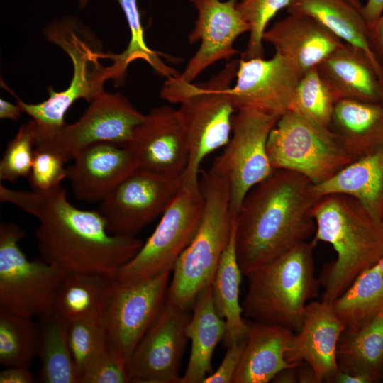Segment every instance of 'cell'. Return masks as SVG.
I'll use <instances>...</instances> for the list:
<instances>
[{"label":"cell","mask_w":383,"mask_h":383,"mask_svg":"<svg viewBox=\"0 0 383 383\" xmlns=\"http://www.w3.org/2000/svg\"><path fill=\"white\" fill-rule=\"evenodd\" d=\"M382 222H383V218H382Z\"/></svg>","instance_id":"53"},{"label":"cell","mask_w":383,"mask_h":383,"mask_svg":"<svg viewBox=\"0 0 383 383\" xmlns=\"http://www.w3.org/2000/svg\"><path fill=\"white\" fill-rule=\"evenodd\" d=\"M193 308L187 327L192 341L191 353L179 383H203L211 372L214 350L223 340L226 332V322L216 308L211 285L198 295Z\"/></svg>","instance_id":"26"},{"label":"cell","mask_w":383,"mask_h":383,"mask_svg":"<svg viewBox=\"0 0 383 383\" xmlns=\"http://www.w3.org/2000/svg\"><path fill=\"white\" fill-rule=\"evenodd\" d=\"M294 334L285 327L249 323L245 348L232 383H267L280 371L299 366L301 363L290 364L286 360Z\"/></svg>","instance_id":"22"},{"label":"cell","mask_w":383,"mask_h":383,"mask_svg":"<svg viewBox=\"0 0 383 383\" xmlns=\"http://www.w3.org/2000/svg\"><path fill=\"white\" fill-rule=\"evenodd\" d=\"M242 276L235 252L234 216L231 239L222 254L211 284L216 310L226 324L223 338L226 348L234 342L245 340L249 329V323L243 318L239 300Z\"/></svg>","instance_id":"29"},{"label":"cell","mask_w":383,"mask_h":383,"mask_svg":"<svg viewBox=\"0 0 383 383\" xmlns=\"http://www.w3.org/2000/svg\"><path fill=\"white\" fill-rule=\"evenodd\" d=\"M40 325L32 318L0 309V364L28 367L38 356Z\"/></svg>","instance_id":"33"},{"label":"cell","mask_w":383,"mask_h":383,"mask_svg":"<svg viewBox=\"0 0 383 383\" xmlns=\"http://www.w3.org/2000/svg\"><path fill=\"white\" fill-rule=\"evenodd\" d=\"M370 38L373 50L380 60L383 61V13L375 23L369 28Z\"/></svg>","instance_id":"43"},{"label":"cell","mask_w":383,"mask_h":383,"mask_svg":"<svg viewBox=\"0 0 383 383\" xmlns=\"http://www.w3.org/2000/svg\"><path fill=\"white\" fill-rule=\"evenodd\" d=\"M298 367V366H297ZM297 367L286 368L280 371L272 380L276 383H296Z\"/></svg>","instance_id":"48"},{"label":"cell","mask_w":383,"mask_h":383,"mask_svg":"<svg viewBox=\"0 0 383 383\" xmlns=\"http://www.w3.org/2000/svg\"><path fill=\"white\" fill-rule=\"evenodd\" d=\"M83 115L66 124L50 140L37 145L48 146L69 161L82 149L99 143L126 146L145 114L119 93H103L94 98Z\"/></svg>","instance_id":"15"},{"label":"cell","mask_w":383,"mask_h":383,"mask_svg":"<svg viewBox=\"0 0 383 383\" xmlns=\"http://www.w3.org/2000/svg\"><path fill=\"white\" fill-rule=\"evenodd\" d=\"M0 201L35 217L41 258L67 274L92 273L114 277L143 242L111 233L98 210H83L68 200L60 184L47 190H18L0 184Z\"/></svg>","instance_id":"1"},{"label":"cell","mask_w":383,"mask_h":383,"mask_svg":"<svg viewBox=\"0 0 383 383\" xmlns=\"http://www.w3.org/2000/svg\"><path fill=\"white\" fill-rule=\"evenodd\" d=\"M138 167L171 177H182L189 146L177 109H152L135 128L129 143Z\"/></svg>","instance_id":"18"},{"label":"cell","mask_w":383,"mask_h":383,"mask_svg":"<svg viewBox=\"0 0 383 383\" xmlns=\"http://www.w3.org/2000/svg\"><path fill=\"white\" fill-rule=\"evenodd\" d=\"M336 101L333 92L322 79L317 66L303 74L289 110L321 127L331 129Z\"/></svg>","instance_id":"35"},{"label":"cell","mask_w":383,"mask_h":383,"mask_svg":"<svg viewBox=\"0 0 383 383\" xmlns=\"http://www.w3.org/2000/svg\"><path fill=\"white\" fill-rule=\"evenodd\" d=\"M169 278L165 273L131 284L114 279L102 322L106 348L126 363L161 308Z\"/></svg>","instance_id":"13"},{"label":"cell","mask_w":383,"mask_h":383,"mask_svg":"<svg viewBox=\"0 0 383 383\" xmlns=\"http://www.w3.org/2000/svg\"><path fill=\"white\" fill-rule=\"evenodd\" d=\"M66 333L70 351L81 378L91 362L106 348L102 318L68 321Z\"/></svg>","instance_id":"36"},{"label":"cell","mask_w":383,"mask_h":383,"mask_svg":"<svg viewBox=\"0 0 383 383\" xmlns=\"http://www.w3.org/2000/svg\"><path fill=\"white\" fill-rule=\"evenodd\" d=\"M382 380H383V378H382Z\"/></svg>","instance_id":"54"},{"label":"cell","mask_w":383,"mask_h":383,"mask_svg":"<svg viewBox=\"0 0 383 383\" xmlns=\"http://www.w3.org/2000/svg\"><path fill=\"white\" fill-rule=\"evenodd\" d=\"M114 277L92 273L67 274L56 295L53 311L66 322L102 318Z\"/></svg>","instance_id":"28"},{"label":"cell","mask_w":383,"mask_h":383,"mask_svg":"<svg viewBox=\"0 0 383 383\" xmlns=\"http://www.w3.org/2000/svg\"><path fill=\"white\" fill-rule=\"evenodd\" d=\"M304 73L292 62L274 53L238 60L236 81L230 93L236 111L254 109L281 116L290 109Z\"/></svg>","instance_id":"16"},{"label":"cell","mask_w":383,"mask_h":383,"mask_svg":"<svg viewBox=\"0 0 383 383\" xmlns=\"http://www.w3.org/2000/svg\"><path fill=\"white\" fill-rule=\"evenodd\" d=\"M245 339L234 342L227 348V351L218 369L208 375L203 383H232L245 348Z\"/></svg>","instance_id":"41"},{"label":"cell","mask_w":383,"mask_h":383,"mask_svg":"<svg viewBox=\"0 0 383 383\" xmlns=\"http://www.w3.org/2000/svg\"><path fill=\"white\" fill-rule=\"evenodd\" d=\"M47 39L70 57L72 75L68 87L60 91L49 88L47 99L28 104L16 97L22 112L36 126V143L52 138L65 125L68 109L79 99L91 102L103 93L106 81L113 79L111 66L101 62L105 58L101 43L77 18L67 15L51 21L45 30Z\"/></svg>","instance_id":"4"},{"label":"cell","mask_w":383,"mask_h":383,"mask_svg":"<svg viewBox=\"0 0 383 383\" xmlns=\"http://www.w3.org/2000/svg\"><path fill=\"white\" fill-rule=\"evenodd\" d=\"M349 1H350L352 4L357 6H362V5L360 3V1L358 0H348Z\"/></svg>","instance_id":"52"},{"label":"cell","mask_w":383,"mask_h":383,"mask_svg":"<svg viewBox=\"0 0 383 383\" xmlns=\"http://www.w3.org/2000/svg\"><path fill=\"white\" fill-rule=\"evenodd\" d=\"M192 315L165 299L126 363L131 382L179 383Z\"/></svg>","instance_id":"14"},{"label":"cell","mask_w":383,"mask_h":383,"mask_svg":"<svg viewBox=\"0 0 383 383\" xmlns=\"http://www.w3.org/2000/svg\"><path fill=\"white\" fill-rule=\"evenodd\" d=\"M239 1L189 0L197 17L188 40L190 44L200 42V45L183 72L177 74L179 78L192 82L211 65L237 55L235 40L250 30L237 8Z\"/></svg>","instance_id":"17"},{"label":"cell","mask_w":383,"mask_h":383,"mask_svg":"<svg viewBox=\"0 0 383 383\" xmlns=\"http://www.w3.org/2000/svg\"><path fill=\"white\" fill-rule=\"evenodd\" d=\"M22 111L16 104V105L0 99V118L18 121L21 116Z\"/></svg>","instance_id":"45"},{"label":"cell","mask_w":383,"mask_h":383,"mask_svg":"<svg viewBox=\"0 0 383 383\" xmlns=\"http://www.w3.org/2000/svg\"><path fill=\"white\" fill-rule=\"evenodd\" d=\"M331 304L345 331L363 327L383 313V277L376 263L361 272Z\"/></svg>","instance_id":"30"},{"label":"cell","mask_w":383,"mask_h":383,"mask_svg":"<svg viewBox=\"0 0 383 383\" xmlns=\"http://www.w3.org/2000/svg\"><path fill=\"white\" fill-rule=\"evenodd\" d=\"M267 149L274 169L302 174L313 184L323 182L355 160L331 129L289 110L271 131Z\"/></svg>","instance_id":"8"},{"label":"cell","mask_w":383,"mask_h":383,"mask_svg":"<svg viewBox=\"0 0 383 383\" xmlns=\"http://www.w3.org/2000/svg\"><path fill=\"white\" fill-rule=\"evenodd\" d=\"M345 326L331 304L323 300L307 304L300 330L294 333L286 360L290 364L309 365L318 383L333 382L339 372L337 349Z\"/></svg>","instance_id":"19"},{"label":"cell","mask_w":383,"mask_h":383,"mask_svg":"<svg viewBox=\"0 0 383 383\" xmlns=\"http://www.w3.org/2000/svg\"><path fill=\"white\" fill-rule=\"evenodd\" d=\"M319 73L336 100L380 103L379 77L367 55L344 43L318 65Z\"/></svg>","instance_id":"23"},{"label":"cell","mask_w":383,"mask_h":383,"mask_svg":"<svg viewBox=\"0 0 383 383\" xmlns=\"http://www.w3.org/2000/svg\"><path fill=\"white\" fill-rule=\"evenodd\" d=\"M291 0H240L237 8L243 18L250 24L249 40L243 59L264 57L263 35L270 20Z\"/></svg>","instance_id":"38"},{"label":"cell","mask_w":383,"mask_h":383,"mask_svg":"<svg viewBox=\"0 0 383 383\" xmlns=\"http://www.w3.org/2000/svg\"><path fill=\"white\" fill-rule=\"evenodd\" d=\"M67 167V177L76 198L101 201L118 184L138 168L127 147L110 143L89 145L77 152Z\"/></svg>","instance_id":"20"},{"label":"cell","mask_w":383,"mask_h":383,"mask_svg":"<svg viewBox=\"0 0 383 383\" xmlns=\"http://www.w3.org/2000/svg\"><path fill=\"white\" fill-rule=\"evenodd\" d=\"M316 231L312 240L332 245L336 260L318 278L321 300L332 303L365 270L383 255V222L355 198L331 194L318 198L312 209Z\"/></svg>","instance_id":"3"},{"label":"cell","mask_w":383,"mask_h":383,"mask_svg":"<svg viewBox=\"0 0 383 383\" xmlns=\"http://www.w3.org/2000/svg\"><path fill=\"white\" fill-rule=\"evenodd\" d=\"M313 183L299 173L274 169L245 196L235 216L238 262L245 276L314 235Z\"/></svg>","instance_id":"2"},{"label":"cell","mask_w":383,"mask_h":383,"mask_svg":"<svg viewBox=\"0 0 383 383\" xmlns=\"http://www.w3.org/2000/svg\"><path fill=\"white\" fill-rule=\"evenodd\" d=\"M131 382L126 363L106 348L89 365L79 383Z\"/></svg>","instance_id":"40"},{"label":"cell","mask_w":383,"mask_h":383,"mask_svg":"<svg viewBox=\"0 0 383 383\" xmlns=\"http://www.w3.org/2000/svg\"><path fill=\"white\" fill-rule=\"evenodd\" d=\"M297 382L299 383H318L312 367L303 362L297 367Z\"/></svg>","instance_id":"47"},{"label":"cell","mask_w":383,"mask_h":383,"mask_svg":"<svg viewBox=\"0 0 383 383\" xmlns=\"http://www.w3.org/2000/svg\"><path fill=\"white\" fill-rule=\"evenodd\" d=\"M36 126L33 120L20 126L8 143L0 161V179L14 182L28 177L36 145Z\"/></svg>","instance_id":"37"},{"label":"cell","mask_w":383,"mask_h":383,"mask_svg":"<svg viewBox=\"0 0 383 383\" xmlns=\"http://www.w3.org/2000/svg\"><path fill=\"white\" fill-rule=\"evenodd\" d=\"M200 187L204 211L193 240L173 270L166 299L189 309L198 295L212 284L221 257L231 239L233 216L228 179L214 160L203 174Z\"/></svg>","instance_id":"6"},{"label":"cell","mask_w":383,"mask_h":383,"mask_svg":"<svg viewBox=\"0 0 383 383\" xmlns=\"http://www.w3.org/2000/svg\"><path fill=\"white\" fill-rule=\"evenodd\" d=\"M263 41L304 74L345 43L312 18L294 14H289L267 29Z\"/></svg>","instance_id":"21"},{"label":"cell","mask_w":383,"mask_h":383,"mask_svg":"<svg viewBox=\"0 0 383 383\" xmlns=\"http://www.w3.org/2000/svg\"><path fill=\"white\" fill-rule=\"evenodd\" d=\"M279 117L254 109H241L234 115L231 139L215 159L228 179L233 216L249 191L274 170L267 144Z\"/></svg>","instance_id":"12"},{"label":"cell","mask_w":383,"mask_h":383,"mask_svg":"<svg viewBox=\"0 0 383 383\" xmlns=\"http://www.w3.org/2000/svg\"><path fill=\"white\" fill-rule=\"evenodd\" d=\"M25 237L18 225L1 223L0 309L25 317H41L53 311L67 274L42 258L28 260L19 246Z\"/></svg>","instance_id":"9"},{"label":"cell","mask_w":383,"mask_h":383,"mask_svg":"<svg viewBox=\"0 0 383 383\" xmlns=\"http://www.w3.org/2000/svg\"><path fill=\"white\" fill-rule=\"evenodd\" d=\"M362 6L348 0H291L286 9L289 14L312 18L344 43L362 50L380 77L382 63L373 50Z\"/></svg>","instance_id":"24"},{"label":"cell","mask_w":383,"mask_h":383,"mask_svg":"<svg viewBox=\"0 0 383 383\" xmlns=\"http://www.w3.org/2000/svg\"><path fill=\"white\" fill-rule=\"evenodd\" d=\"M382 74H381L380 77H379L380 87H381L380 104L383 106V61L382 62Z\"/></svg>","instance_id":"49"},{"label":"cell","mask_w":383,"mask_h":383,"mask_svg":"<svg viewBox=\"0 0 383 383\" xmlns=\"http://www.w3.org/2000/svg\"><path fill=\"white\" fill-rule=\"evenodd\" d=\"M182 184V177H171L138 167L100 201L97 210L111 233L135 237L164 213Z\"/></svg>","instance_id":"11"},{"label":"cell","mask_w":383,"mask_h":383,"mask_svg":"<svg viewBox=\"0 0 383 383\" xmlns=\"http://www.w3.org/2000/svg\"><path fill=\"white\" fill-rule=\"evenodd\" d=\"M90 0H78V7L79 9H84L89 4Z\"/></svg>","instance_id":"50"},{"label":"cell","mask_w":383,"mask_h":383,"mask_svg":"<svg viewBox=\"0 0 383 383\" xmlns=\"http://www.w3.org/2000/svg\"><path fill=\"white\" fill-rule=\"evenodd\" d=\"M379 268V270L381 272V274L383 277V255L382 256L380 257V259L378 260V262H377Z\"/></svg>","instance_id":"51"},{"label":"cell","mask_w":383,"mask_h":383,"mask_svg":"<svg viewBox=\"0 0 383 383\" xmlns=\"http://www.w3.org/2000/svg\"><path fill=\"white\" fill-rule=\"evenodd\" d=\"M314 247L311 241L303 242L248 273L243 316L298 332L307 302L318 296L321 285L315 276Z\"/></svg>","instance_id":"7"},{"label":"cell","mask_w":383,"mask_h":383,"mask_svg":"<svg viewBox=\"0 0 383 383\" xmlns=\"http://www.w3.org/2000/svg\"><path fill=\"white\" fill-rule=\"evenodd\" d=\"M34 377L28 367H6L0 373V383H33Z\"/></svg>","instance_id":"42"},{"label":"cell","mask_w":383,"mask_h":383,"mask_svg":"<svg viewBox=\"0 0 383 383\" xmlns=\"http://www.w3.org/2000/svg\"><path fill=\"white\" fill-rule=\"evenodd\" d=\"M238 60H233L208 82L194 84L177 74L167 78L162 99L179 104L178 113L189 146V160L183 174V184L200 185L199 172L204 159L226 146L231 137L236 112L230 90L236 76Z\"/></svg>","instance_id":"5"},{"label":"cell","mask_w":383,"mask_h":383,"mask_svg":"<svg viewBox=\"0 0 383 383\" xmlns=\"http://www.w3.org/2000/svg\"><path fill=\"white\" fill-rule=\"evenodd\" d=\"M204 206L200 185L182 186L152 235L114 279L131 284L170 273L199 227Z\"/></svg>","instance_id":"10"},{"label":"cell","mask_w":383,"mask_h":383,"mask_svg":"<svg viewBox=\"0 0 383 383\" xmlns=\"http://www.w3.org/2000/svg\"><path fill=\"white\" fill-rule=\"evenodd\" d=\"M126 17L131 38L128 46L120 54H105L111 59L113 80L121 83L125 78L128 65L135 60L148 62L155 70L167 78L177 74L172 67L167 66L159 57L160 53L151 50L144 37L140 13L137 0H117Z\"/></svg>","instance_id":"34"},{"label":"cell","mask_w":383,"mask_h":383,"mask_svg":"<svg viewBox=\"0 0 383 383\" xmlns=\"http://www.w3.org/2000/svg\"><path fill=\"white\" fill-rule=\"evenodd\" d=\"M337 360L341 372L378 379L383 367V313L360 329L343 333Z\"/></svg>","instance_id":"31"},{"label":"cell","mask_w":383,"mask_h":383,"mask_svg":"<svg viewBox=\"0 0 383 383\" xmlns=\"http://www.w3.org/2000/svg\"><path fill=\"white\" fill-rule=\"evenodd\" d=\"M331 129L355 160L370 155L383 147V106L380 103L338 100Z\"/></svg>","instance_id":"25"},{"label":"cell","mask_w":383,"mask_h":383,"mask_svg":"<svg viewBox=\"0 0 383 383\" xmlns=\"http://www.w3.org/2000/svg\"><path fill=\"white\" fill-rule=\"evenodd\" d=\"M40 380L44 383H79L80 376L68 344L67 322L55 311L40 317Z\"/></svg>","instance_id":"32"},{"label":"cell","mask_w":383,"mask_h":383,"mask_svg":"<svg viewBox=\"0 0 383 383\" xmlns=\"http://www.w3.org/2000/svg\"><path fill=\"white\" fill-rule=\"evenodd\" d=\"M375 380L366 374H349L339 370L333 382L335 383H371Z\"/></svg>","instance_id":"46"},{"label":"cell","mask_w":383,"mask_h":383,"mask_svg":"<svg viewBox=\"0 0 383 383\" xmlns=\"http://www.w3.org/2000/svg\"><path fill=\"white\" fill-rule=\"evenodd\" d=\"M362 13L370 28L383 13V0H367L362 6Z\"/></svg>","instance_id":"44"},{"label":"cell","mask_w":383,"mask_h":383,"mask_svg":"<svg viewBox=\"0 0 383 383\" xmlns=\"http://www.w3.org/2000/svg\"><path fill=\"white\" fill-rule=\"evenodd\" d=\"M68 161L57 151L45 145H37L28 177L31 189L47 190L61 184L67 177Z\"/></svg>","instance_id":"39"},{"label":"cell","mask_w":383,"mask_h":383,"mask_svg":"<svg viewBox=\"0 0 383 383\" xmlns=\"http://www.w3.org/2000/svg\"><path fill=\"white\" fill-rule=\"evenodd\" d=\"M320 198L331 194L352 196L374 216L383 218V147L358 158L329 179L312 186Z\"/></svg>","instance_id":"27"}]
</instances>
